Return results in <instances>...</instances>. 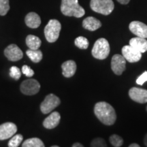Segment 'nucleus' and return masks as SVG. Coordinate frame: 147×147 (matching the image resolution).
<instances>
[{"label":"nucleus","instance_id":"obj_27","mask_svg":"<svg viewBox=\"0 0 147 147\" xmlns=\"http://www.w3.org/2000/svg\"><path fill=\"white\" fill-rule=\"evenodd\" d=\"M91 147H107V144L103 138H96L91 141Z\"/></svg>","mask_w":147,"mask_h":147},{"label":"nucleus","instance_id":"obj_26","mask_svg":"<svg viewBox=\"0 0 147 147\" xmlns=\"http://www.w3.org/2000/svg\"><path fill=\"white\" fill-rule=\"evenodd\" d=\"M10 76L14 80H18L21 76V71L16 66H12L10 69Z\"/></svg>","mask_w":147,"mask_h":147},{"label":"nucleus","instance_id":"obj_9","mask_svg":"<svg viewBox=\"0 0 147 147\" xmlns=\"http://www.w3.org/2000/svg\"><path fill=\"white\" fill-rule=\"evenodd\" d=\"M122 55L125 59V60L129 63L138 62L142 58V53L130 45H127L123 47Z\"/></svg>","mask_w":147,"mask_h":147},{"label":"nucleus","instance_id":"obj_30","mask_svg":"<svg viewBox=\"0 0 147 147\" xmlns=\"http://www.w3.org/2000/svg\"><path fill=\"white\" fill-rule=\"evenodd\" d=\"M117 1L120 3H121V4H127L129 2L130 0H117Z\"/></svg>","mask_w":147,"mask_h":147},{"label":"nucleus","instance_id":"obj_21","mask_svg":"<svg viewBox=\"0 0 147 147\" xmlns=\"http://www.w3.org/2000/svg\"><path fill=\"white\" fill-rule=\"evenodd\" d=\"M26 54L28 57L34 63H39L42 59L43 57V55L41 51L40 50H32V49H29L26 51Z\"/></svg>","mask_w":147,"mask_h":147},{"label":"nucleus","instance_id":"obj_4","mask_svg":"<svg viewBox=\"0 0 147 147\" xmlns=\"http://www.w3.org/2000/svg\"><path fill=\"white\" fill-rule=\"evenodd\" d=\"M61 29L60 22L56 19H51L46 25L45 28V36L47 40L50 43L56 42L59 37Z\"/></svg>","mask_w":147,"mask_h":147},{"label":"nucleus","instance_id":"obj_29","mask_svg":"<svg viewBox=\"0 0 147 147\" xmlns=\"http://www.w3.org/2000/svg\"><path fill=\"white\" fill-rule=\"evenodd\" d=\"M147 81V71H144L141 74L136 80V83L139 85H142L145 82Z\"/></svg>","mask_w":147,"mask_h":147},{"label":"nucleus","instance_id":"obj_31","mask_svg":"<svg viewBox=\"0 0 147 147\" xmlns=\"http://www.w3.org/2000/svg\"><path fill=\"white\" fill-rule=\"evenodd\" d=\"M71 147H84V146L82 144H80V143L76 142L74 143V144H73L72 146Z\"/></svg>","mask_w":147,"mask_h":147},{"label":"nucleus","instance_id":"obj_19","mask_svg":"<svg viewBox=\"0 0 147 147\" xmlns=\"http://www.w3.org/2000/svg\"><path fill=\"white\" fill-rule=\"evenodd\" d=\"M26 45L29 49L32 50H38L39 49L42 44L41 40L38 37L34 35H29L26 38Z\"/></svg>","mask_w":147,"mask_h":147},{"label":"nucleus","instance_id":"obj_25","mask_svg":"<svg viewBox=\"0 0 147 147\" xmlns=\"http://www.w3.org/2000/svg\"><path fill=\"white\" fill-rule=\"evenodd\" d=\"M10 10L9 0H0V15L5 16Z\"/></svg>","mask_w":147,"mask_h":147},{"label":"nucleus","instance_id":"obj_6","mask_svg":"<svg viewBox=\"0 0 147 147\" xmlns=\"http://www.w3.org/2000/svg\"><path fill=\"white\" fill-rule=\"evenodd\" d=\"M61 103L60 99L57 96L51 93L47 95L45 100L40 104V110L43 114L51 113L55 108H57Z\"/></svg>","mask_w":147,"mask_h":147},{"label":"nucleus","instance_id":"obj_22","mask_svg":"<svg viewBox=\"0 0 147 147\" xmlns=\"http://www.w3.org/2000/svg\"><path fill=\"white\" fill-rule=\"evenodd\" d=\"M74 44L80 49H87L89 45V40L83 36H79L76 38L75 39Z\"/></svg>","mask_w":147,"mask_h":147},{"label":"nucleus","instance_id":"obj_20","mask_svg":"<svg viewBox=\"0 0 147 147\" xmlns=\"http://www.w3.org/2000/svg\"><path fill=\"white\" fill-rule=\"evenodd\" d=\"M22 147H45V146L40 138H32L26 140L22 144Z\"/></svg>","mask_w":147,"mask_h":147},{"label":"nucleus","instance_id":"obj_3","mask_svg":"<svg viewBox=\"0 0 147 147\" xmlns=\"http://www.w3.org/2000/svg\"><path fill=\"white\" fill-rule=\"evenodd\" d=\"M110 45L105 38H100L95 42L91 53L93 57L103 60L108 57L110 53Z\"/></svg>","mask_w":147,"mask_h":147},{"label":"nucleus","instance_id":"obj_17","mask_svg":"<svg viewBox=\"0 0 147 147\" xmlns=\"http://www.w3.org/2000/svg\"><path fill=\"white\" fill-rule=\"evenodd\" d=\"M25 22L27 27L32 29H36L39 27L41 24V18L36 12H29L25 16Z\"/></svg>","mask_w":147,"mask_h":147},{"label":"nucleus","instance_id":"obj_18","mask_svg":"<svg viewBox=\"0 0 147 147\" xmlns=\"http://www.w3.org/2000/svg\"><path fill=\"white\" fill-rule=\"evenodd\" d=\"M129 45L140 53H145L147 51V40L146 38L136 37L130 40Z\"/></svg>","mask_w":147,"mask_h":147},{"label":"nucleus","instance_id":"obj_7","mask_svg":"<svg viewBox=\"0 0 147 147\" xmlns=\"http://www.w3.org/2000/svg\"><path fill=\"white\" fill-rule=\"evenodd\" d=\"M20 89L24 95H34L39 92L40 84L39 82L35 79H27L21 84Z\"/></svg>","mask_w":147,"mask_h":147},{"label":"nucleus","instance_id":"obj_1","mask_svg":"<svg viewBox=\"0 0 147 147\" xmlns=\"http://www.w3.org/2000/svg\"><path fill=\"white\" fill-rule=\"evenodd\" d=\"M94 113L97 118L106 125H113L117 120L115 110L106 102H97L95 105Z\"/></svg>","mask_w":147,"mask_h":147},{"label":"nucleus","instance_id":"obj_10","mask_svg":"<svg viewBox=\"0 0 147 147\" xmlns=\"http://www.w3.org/2000/svg\"><path fill=\"white\" fill-rule=\"evenodd\" d=\"M17 127L14 123L7 122L0 125V140H4L15 135Z\"/></svg>","mask_w":147,"mask_h":147},{"label":"nucleus","instance_id":"obj_8","mask_svg":"<svg viewBox=\"0 0 147 147\" xmlns=\"http://www.w3.org/2000/svg\"><path fill=\"white\" fill-rule=\"evenodd\" d=\"M126 60L123 55L116 54L111 60V68L115 74L120 76L126 68Z\"/></svg>","mask_w":147,"mask_h":147},{"label":"nucleus","instance_id":"obj_34","mask_svg":"<svg viewBox=\"0 0 147 147\" xmlns=\"http://www.w3.org/2000/svg\"><path fill=\"white\" fill-rule=\"evenodd\" d=\"M51 147H59V146H57V145H54V146H52Z\"/></svg>","mask_w":147,"mask_h":147},{"label":"nucleus","instance_id":"obj_13","mask_svg":"<svg viewBox=\"0 0 147 147\" xmlns=\"http://www.w3.org/2000/svg\"><path fill=\"white\" fill-rule=\"evenodd\" d=\"M129 30L137 37L147 38V25L140 21H132L129 26Z\"/></svg>","mask_w":147,"mask_h":147},{"label":"nucleus","instance_id":"obj_16","mask_svg":"<svg viewBox=\"0 0 147 147\" xmlns=\"http://www.w3.org/2000/svg\"><path fill=\"white\" fill-rule=\"evenodd\" d=\"M101 26H102L101 22L93 16H89V17L84 18L82 21V27L91 32L97 30L100 28Z\"/></svg>","mask_w":147,"mask_h":147},{"label":"nucleus","instance_id":"obj_2","mask_svg":"<svg viewBox=\"0 0 147 147\" xmlns=\"http://www.w3.org/2000/svg\"><path fill=\"white\" fill-rule=\"evenodd\" d=\"M61 11L67 16L80 18L85 14L84 9L78 3V0H61Z\"/></svg>","mask_w":147,"mask_h":147},{"label":"nucleus","instance_id":"obj_15","mask_svg":"<svg viewBox=\"0 0 147 147\" xmlns=\"http://www.w3.org/2000/svg\"><path fill=\"white\" fill-rule=\"evenodd\" d=\"M62 74L65 78H70L75 74L76 71V63L74 61L68 60L61 65Z\"/></svg>","mask_w":147,"mask_h":147},{"label":"nucleus","instance_id":"obj_14","mask_svg":"<svg viewBox=\"0 0 147 147\" xmlns=\"http://www.w3.org/2000/svg\"><path fill=\"white\" fill-rule=\"evenodd\" d=\"M61 120V115L58 112H53L50 115L48 116L43 121V126L45 128L51 129L55 128L59 124Z\"/></svg>","mask_w":147,"mask_h":147},{"label":"nucleus","instance_id":"obj_32","mask_svg":"<svg viewBox=\"0 0 147 147\" xmlns=\"http://www.w3.org/2000/svg\"><path fill=\"white\" fill-rule=\"evenodd\" d=\"M129 147H140L139 146V144H136V143H133V144H130L129 146Z\"/></svg>","mask_w":147,"mask_h":147},{"label":"nucleus","instance_id":"obj_23","mask_svg":"<svg viewBox=\"0 0 147 147\" xmlns=\"http://www.w3.org/2000/svg\"><path fill=\"white\" fill-rule=\"evenodd\" d=\"M23 140V136L21 134H16L12 137L8 142V147H18Z\"/></svg>","mask_w":147,"mask_h":147},{"label":"nucleus","instance_id":"obj_5","mask_svg":"<svg viewBox=\"0 0 147 147\" xmlns=\"http://www.w3.org/2000/svg\"><path fill=\"white\" fill-rule=\"evenodd\" d=\"M90 6L94 12L104 15H109L115 8L113 0H91Z\"/></svg>","mask_w":147,"mask_h":147},{"label":"nucleus","instance_id":"obj_11","mask_svg":"<svg viewBox=\"0 0 147 147\" xmlns=\"http://www.w3.org/2000/svg\"><path fill=\"white\" fill-rule=\"evenodd\" d=\"M4 55L9 61H17L21 59L23 57V53L17 45H10L7 47L4 50Z\"/></svg>","mask_w":147,"mask_h":147},{"label":"nucleus","instance_id":"obj_28","mask_svg":"<svg viewBox=\"0 0 147 147\" xmlns=\"http://www.w3.org/2000/svg\"><path fill=\"white\" fill-rule=\"evenodd\" d=\"M22 72L27 77H32L34 75V71L28 65H24L22 67Z\"/></svg>","mask_w":147,"mask_h":147},{"label":"nucleus","instance_id":"obj_33","mask_svg":"<svg viewBox=\"0 0 147 147\" xmlns=\"http://www.w3.org/2000/svg\"><path fill=\"white\" fill-rule=\"evenodd\" d=\"M144 143L145 144V146L147 147V134L145 135L144 136Z\"/></svg>","mask_w":147,"mask_h":147},{"label":"nucleus","instance_id":"obj_24","mask_svg":"<svg viewBox=\"0 0 147 147\" xmlns=\"http://www.w3.org/2000/svg\"><path fill=\"white\" fill-rule=\"evenodd\" d=\"M110 142L115 147H121L123 144V139L120 136L117 134H113L109 138Z\"/></svg>","mask_w":147,"mask_h":147},{"label":"nucleus","instance_id":"obj_35","mask_svg":"<svg viewBox=\"0 0 147 147\" xmlns=\"http://www.w3.org/2000/svg\"><path fill=\"white\" fill-rule=\"evenodd\" d=\"M146 111H147V106H146Z\"/></svg>","mask_w":147,"mask_h":147},{"label":"nucleus","instance_id":"obj_12","mask_svg":"<svg viewBox=\"0 0 147 147\" xmlns=\"http://www.w3.org/2000/svg\"><path fill=\"white\" fill-rule=\"evenodd\" d=\"M130 98L139 104L147 103V90L138 87H132L129 91Z\"/></svg>","mask_w":147,"mask_h":147}]
</instances>
